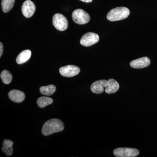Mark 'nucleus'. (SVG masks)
<instances>
[{"mask_svg": "<svg viewBox=\"0 0 157 157\" xmlns=\"http://www.w3.org/2000/svg\"><path fill=\"white\" fill-rule=\"evenodd\" d=\"M36 9V6L33 2L30 0H26L23 4L21 11L25 17L29 18L33 16Z\"/></svg>", "mask_w": 157, "mask_h": 157, "instance_id": "obj_8", "label": "nucleus"}, {"mask_svg": "<svg viewBox=\"0 0 157 157\" xmlns=\"http://www.w3.org/2000/svg\"><path fill=\"white\" fill-rule=\"evenodd\" d=\"M52 102L53 100L52 98L48 97H42L38 99L37 103L39 107L43 108L52 104Z\"/></svg>", "mask_w": 157, "mask_h": 157, "instance_id": "obj_17", "label": "nucleus"}, {"mask_svg": "<svg viewBox=\"0 0 157 157\" xmlns=\"http://www.w3.org/2000/svg\"><path fill=\"white\" fill-rule=\"evenodd\" d=\"M108 81V86L105 88V92L108 94H114L119 89V84L115 79L110 78Z\"/></svg>", "mask_w": 157, "mask_h": 157, "instance_id": "obj_12", "label": "nucleus"}, {"mask_svg": "<svg viewBox=\"0 0 157 157\" xmlns=\"http://www.w3.org/2000/svg\"><path fill=\"white\" fill-rule=\"evenodd\" d=\"M56 90V87L53 85H49L40 87V93L44 95L49 96L53 94Z\"/></svg>", "mask_w": 157, "mask_h": 157, "instance_id": "obj_15", "label": "nucleus"}, {"mask_svg": "<svg viewBox=\"0 0 157 157\" xmlns=\"http://www.w3.org/2000/svg\"><path fill=\"white\" fill-rule=\"evenodd\" d=\"M130 13V10L126 7H117L110 10L107 14V17L110 21H118L126 18Z\"/></svg>", "mask_w": 157, "mask_h": 157, "instance_id": "obj_2", "label": "nucleus"}, {"mask_svg": "<svg viewBox=\"0 0 157 157\" xmlns=\"http://www.w3.org/2000/svg\"><path fill=\"white\" fill-rule=\"evenodd\" d=\"M113 154L117 157H135L139 154L138 150L128 147H119L113 151Z\"/></svg>", "mask_w": 157, "mask_h": 157, "instance_id": "obj_5", "label": "nucleus"}, {"mask_svg": "<svg viewBox=\"0 0 157 157\" xmlns=\"http://www.w3.org/2000/svg\"><path fill=\"white\" fill-rule=\"evenodd\" d=\"M64 128L63 124L61 121L57 119L48 120L43 125L42 133L45 136L52 135L53 133L62 132Z\"/></svg>", "mask_w": 157, "mask_h": 157, "instance_id": "obj_1", "label": "nucleus"}, {"mask_svg": "<svg viewBox=\"0 0 157 157\" xmlns=\"http://www.w3.org/2000/svg\"><path fill=\"white\" fill-rule=\"evenodd\" d=\"M15 0H2V6L3 12H9L14 6Z\"/></svg>", "mask_w": 157, "mask_h": 157, "instance_id": "obj_16", "label": "nucleus"}, {"mask_svg": "<svg viewBox=\"0 0 157 157\" xmlns=\"http://www.w3.org/2000/svg\"><path fill=\"white\" fill-rule=\"evenodd\" d=\"M80 69L78 67L73 65H68L60 68L59 73L62 76L72 77L78 75L80 72Z\"/></svg>", "mask_w": 157, "mask_h": 157, "instance_id": "obj_7", "label": "nucleus"}, {"mask_svg": "<svg viewBox=\"0 0 157 157\" xmlns=\"http://www.w3.org/2000/svg\"><path fill=\"white\" fill-rule=\"evenodd\" d=\"M1 78L5 84H9L12 80V76L9 71L5 70L1 73Z\"/></svg>", "mask_w": 157, "mask_h": 157, "instance_id": "obj_18", "label": "nucleus"}, {"mask_svg": "<svg viewBox=\"0 0 157 157\" xmlns=\"http://www.w3.org/2000/svg\"><path fill=\"white\" fill-rule=\"evenodd\" d=\"M13 142L11 140H3V147L2 150L7 156H11L13 154L12 146Z\"/></svg>", "mask_w": 157, "mask_h": 157, "instance_id": "obj_14", "label": "nucleus"}, {"mask_svg": "<svg viewBox=\"0 0 157 157\" xmlns=\"http://www.w3.org/2000/svg\"><path fill=\"white\" fill-rule=\"evenodd\" d=\"M32 52L30 50H25L21 52L16 59V62L18 64L24 63L30 58Z\"/></svg>", "mask_w": 157, "mask_h": 157, "instance_id": "obj_13", "label": "nucleus"}, {"mask_svg": "<svg viewBox=\"0 0 157 157\" xmlns=\"http://www.w3.org/2000/svg\"><path fill=\"white\" fill-rule=\"evenodd\" d=\"M108 86V81L102 79L94 82L91 86V90L93 93L96 94H102L104 91V88Z\"/></svg>", "mask_w": 157, "mask_h": 157, "instance_id": "obj_9", "label": "nucleus"}, {"mask_svg": "<svg viewBox=\"0 0 157 157\" xmlns=\"http://www.w3.org/2000/svg\"><path fill=\"white\" fill-rule=\"evenodd\" d=\"M9 97L10 100L16 103H21L24 101L25 94L24 93L18 90H13L9 92Z\"/></svg>", "mask_w": 157, "mask_h": 157, "instance_id": "obj_11", "label": "nucleus"}, {"mask_svg": "<svg viewBox=\"0 0 157 157\" xmlns=\"http://www.w3.org/2000/svg\"><path fill=\"white\" fill-rule=\"evenodd\" d=\"M3 52V45L2 42L0 43V57H2Z\"/></svg>", "mask_w": 157, "mask_h": 157, "instance_id": "obj_19", "label": "nucleus"}, {"mask_svg": "<svg viewBox=\"0 0 157 157\" xmlns=\"http://www.w3.org/2000/svg\"><path fill=\"white\" fill-rule=\"evenodd\" d=\"M72 18L74 22L79 25H84L89 22L90 16L86 11L82 9L74 10L72 14Z\"/></svg>", "mask_w": 157, "mask_h": 157, "instance_id": "obj_3", "label": "nucleus"}, {"mask_svg": "<svg viewBox=\"0 0 157 157\" xmlns=\"http://www.w3.org/2000/svg\"><path fill=\"white\" fill-rule=\"evenodd\" d=\"M99 36L94 33H88L84 34L80 39V42L81 45L86 47H89L99 42Z\"/></svg>", "mask_w": 157, "mask_h": 157, "instance_id": "obj_6", "label": "nucleus"}, {"mask_svg": "<svg viewBox=\"0 0 157 157\" xmlns=\"http://www.w3.org/2000/svg\"><path fill=\"white\" fill-rule=\"evenodd\" d=\"M150 63V59L148 57H144L132 61L130 63V66L135 69H142L148 67Z\"/></svg>", "mask_w": 157, "mask_h": 157, "instance_id": "obj_10", "label": "nucleus"}, {"mask_svg": "<svg viewBox=\"0 0 157 157\" xmlns=\"http://www.w3.org/2000/svg\"><path fill=\"white\" fill-rule=\"evenodd\" d=\"M82 2H84L86 3H90L92 2L93 0H80Z\"/></svg>", "mask_w": 157, "mask_h": 157, "instance_id": "obj_20", "label": "nucleus"}, {"mask_svg": "<svg viewBox=\"0 0 157 157\" xmlns=\"http://www.w3.org/2000/svg\"><path fill=\"white\" fill-rule=\"evenodd\" d=\"M52 23L54 26L58 30L64 31L68 28L67 19L63 15L61 14L58 13L54 15L52 18Z\"/></svg>", "mask_w": 157, "mask_h": 157, "instance_id": "obj_4", "label": "nucleus"}]
</instances>
